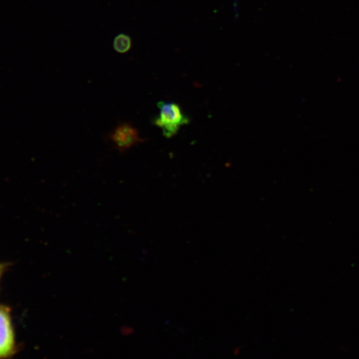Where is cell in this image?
<instances>
[{
  "mask_svg": "<svg viewBox=\"0 0 359 359\" xmlns=\"http://www.w3.org/2000/svg\"><path fill=\"white\" fill-rule=\"evenodd\" d=\"M159 114L152 121L156 127L163 131V136L172 138L178 133L183 126L189 124V116L184 114L181 106L176 102H160L157 103Z\"/></svg>",
  "mask_w": 359,
  "mask_h": 359,
  "instance_id": "6da1fadb",
  "label": "cell"
},
{
  "mask_svg": "<svg viewBox=\"0 0 359 359\" xmlns=\"http://www.w3.org/2000/svg\"><path fill=\"white\" fill-rule=\"evenodd\" d=\"M109 138L116 149L121 154H123L139 143L145 142V138L141 137L138 130L128 123L119 124L109 134Z\"/></svg>",
  "mask_w": 359,
  "mask_h": 359,
  "instance_id": "3957f363",
  "label": "cell"
},
{
  "mask_svg": "<svg viewBox=\"0 0 359 359\" xmlns=\"http://www.w3.org/2000/svg\"><path fill=\"white\" fill-rule=\"evenodd\" d=\"M18 351L11 309L0 305V359L12 358Z\"/></svg>",
  "mask_w": 359,
  "mask_h": 359,
  "instance_id": "7a4b0ae2",
  "label": "cell"
},
{
  "mask_svg": "<svg viewBox=\"0 0 359 359\" xmlns=\"http://www.w3.org/2000/svg\"><path fill=\"white\" fill-rule=\"evenodd\" d=\"M7 264L0 262V282H1L2 277L4 276V272L6 271Z\"/></svg>",
  "mask_w": 359,
  "mask_h": 359,
  "instance_id": "5b68a950",
  "label": "cell"
},
{
  "mask_svg": "<svg viewBox=\"0 0 359 359\" xmlns=\"http://www.w3.org/2000/svg\"><path fill=\"white\" fill-rule=\"evenodd\" d=\"M114 46L116 51L120 53L128 52L131 48V41L130 39L125 35H119L115 39Z\"/></svg>",
  "mask_w": 359,
  "mask_h": 359,
  "instance_id": "277c9868",
  "label": "cell"
}]
</instances>
